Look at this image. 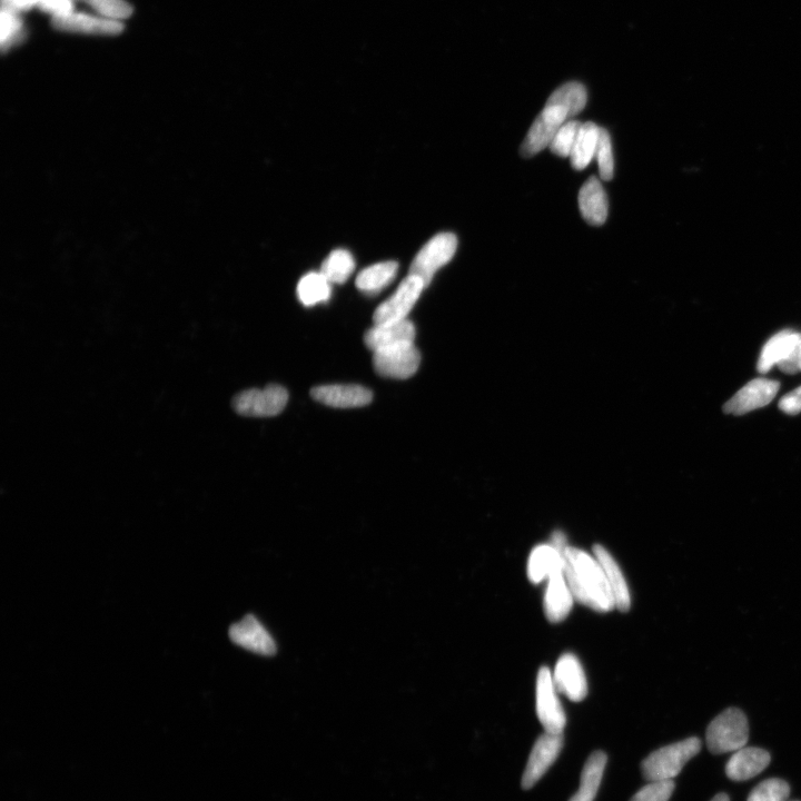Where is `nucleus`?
Here are the masks:
<instances>
[{
	"label": "nucleus",
	"instance_id": "nucleus-1",
	"mask_svg": "<svg viewBox=\"0 0 801 801\" xmlns=\"http://www.w3.org/2000/svg\"><path fill=\"white\" fill-rule=\"evenodd\" d=\"M563 557V573L575 600L599 612L616 608L605 570L596 557L572 547L567 548Z\"/></svg>",
	"mask_w": 801,
	"mask_h": 801
},
{
	"label": "nucleus",
	"instance_id": "nucleus-2",
	"mask_svg": "<svg viewBox=\"0 0 801 801\" xmlns=\"http://www.w3.org/2000/svg\"><path fill=\"white\" fill-rule=\"evenodd\" d=\"M700 750L701 741L697 737L662 747L642 761V774L647 781L674 780Z\"/></svg>",
	"mask_w": 801,
	"mask_h": 801
},
{
	"label": "nucleus",
	"instance_id": "nucleus-3",
	"mask_svg": "<svg viewBox=\"0 0 801 801\" xmlns=\"http://www.w3.org/2000/svg\"><path fill=\"white\" fill-rule=\"evenodd\" d=\"M749 738L748 720L743 711L729 708L711 721L707 729V746L711 754L736 753L746 747Z\"/></svg>",
	"mask_w": 801,
	"mask_h": 801
},
{
	"label": "nucleus",
	"instance_id": "nucleus-4",
	"mask_svg": "<svg viewBox=\"0 0 801 801\" xmlns=\"http://www.w3.org/2000/svg\"><path fill=\"white\" fill-rule=\"evenodd\" d=\"M457 249L458 239L453 233L435 235L414 257L410 274L418 276L423 281L425 288H428L434 274L453 259Z\"/></svg>",
	"mask_w": 801,
	"mask_h": 801
},
{
	"label": "nucleus",
	"instance_id": "nucleus-5",
	"mask_svg": "<svg viewBox=\"0 0 801 801\" xmlns=\"http://www.w3.org/2000/svg\"><path fill=\"white\" fill-rule=\"evenodd\" d=\"M289 401V393L281 385L271 384L262 390L253 389L237 394L234 410L251 418H270L280 414Z\"/></svg>",
	"mask_w": 801,
	"mask_h": 801
},
{
	"label": "nucleus",
	"instance_id": "nucleus-6",
	"mask_svg": "<svg viewBox=\"0 0 801 801\" xmlns=\"http://www.w3.org/2000/svg\"><path fill=\"white\" fill-rule=\"evenodd\" d=\"M373 365L381 377L405 380L419 370L421 354L414 343L392 346L373 352Z\"/></svg>",
	"mask_w": 801,
	"mask_h": 801
},
{
	"label": "nucleus",
	"instance_id": "nucleus-7",
	"mask_svg": "<svg viewBox=\"0 0 801 801\" xmlns=\"http://www.w3.org/2000/svg\"><path fill=\"white\" fill-rule=\"evenodd\" d=\"M558 692L551 671L542 667L537 678V715L543 728L552 734H562L567 724Z\"/></svg>",
	"mask_w": 801,
	"mask_h": 801
},
{
	"label": "nucleus",
	"instance_id": "nucleus-8",
	"mask_svg": "<svg viewBox=\"0 0 801 801\" xmlns=\"http://www.w3.org/2000/svg\"><path fill=\"white\" fill-rule=\"evenodd\" d=\"M425 285L418 276H407L390 299L383 302L373 315L375 324H385L407 320L409 313L420 299Z\"/></svg>",
	"mask_w": 801,
	"mask_h": 801
},
{
	"label": "nucleus",
	"instance_id": "nucleus-9",
	"mask_svg": "<svg viewBox=\"0 0 801 801\" xmlns=\"http://www.w3.org/2000/svg\"><path fill=\"white\" fill-rule=\"evenodd\" d=\"M568 120L569 116L562 108L546 105L545 110L533 122L526 140L523 141L521 155L529 158L545 150L550 146L561 126Z\"/></svg>",
	"mask_w": 801,
	"mask_h": 801
},
{
	"label": "nucleus",
	"instance_id": "nucleus-10",
	"mask_svg": "<svg viewBox=\"0 0 801 801\" xmlns=\"http://www.w3.org/2000/svg\"><path fill=\"white\" fill-rule=\"evenodd\" d=\"M563 747L562 734H552L546 731L534 744L526 770L522 777V788L529 790L546 775L549 768L555 764Z\"/></svg>",
	"mask_w": 801,
	"mask_h": 801
},
{
	"label": "nucleus",
	"instance_id": "nucleus-11",
	"mask_svg": "<svg viewBox=\"0 0 801 801\" xmlns=\"http://www.w3.org/2000/svg\"><path fill=\"white\" fill-rule=\"evenodd\" d=\"M780 389V383L768 379L750 381L724 405L726 414L744 415L764 408L773 401Z\"/></svg>",
	"mask_w": 801,
	"mask_h": 801
},
{
	"label": "nucleus",
	"instance_id": "nucleus-12",
	"mask_svg": "<svg viewBox=\"0 0 801 801\" xmlns=\"http://www.w3.org/2000/svg\"><path fill=\"white\" fill-rule=\"evenodd\" d=\"M230 638L235 645L256 655L273 656L278 650L270 632L252 615L231 627Z\"/></svg>",
	"mask_w": 801,
	"mask_h": 801
},
{
	"label": "nucleus",
	"instance_id": "nucleus-13",
	"mask_svg": "<svg viewBox=\"0 0 801 801\" xmlns=\"http://www.w3.org/2000/svg\"><path fill=\"white\" fill-rule=\"evenodd\" d=\"M312 398L331 408H362L373 400V393L361 385H322L311 391Z\"/></svg>",
	"mask_w": 801,
	"mask_h": 801
},
{
	"label": "nucleus",
	"instance_id": "nucleus-14",
	"mask_svg": "<svg viewBox=\"0 0 801 801\" xmlns=\"http://www.w3.org/2000/svg\"><path fill=\"white\" fill-rule=\"evenodd\" d=\"M553 681L557 690L571 701L580 702L588 695L586 674L576 656L566 654L559 659Z\"/></svg>",
	"mask_w": 801,
	"mask_h": 801
},
{
	"label": "nucleus",
	"instance_id": "nucleus-15",
	"mask_svg": "<svg viewBox=\"0 0 801 801\" xmlns=\"http://www.w3.org/2000/svg\"><path fill=\"white\" fill-rule=\"evenodd\" d=\"M415 326L410 320L398 322L375 324L364 335V342L368 348L377 352L382 349L392 348L401 344L414 343Z\"/></svg>",
	"mask_w": 801,
	"mask_h": 801
},
{
	"label": "nucleus",
	"instance_id": "nucleus-16",
	"mask_svg": "<svg viewBox=\"0 0 801 801\" xmlns=\"http://www.w3.org/2000/svg\"><path fill=\"white\" fill-rule=\"evenodd\" d=\"M53 25L63 32L96 35H117L122 33L124 28L123 24L113 19L74 13L54 17Z\"/></svg>",
	"mask_w": 801,
	"mask_h": 801
},
{
	"label": "nucleus",
	"instance_id": "nucleus-17",
	"mask_svg": "<svg viewBox=\"0 0 801 801\" xmlns=\"http://www.w3.org/2000/svg\"><path fill=\"white\" fill-rule=\"evenodd\" d=\"M768 751L756 747H744L736 751L726 766V774L734 781H745L756 777L770 764Z\"/></svg>",
	"mask_w": 801,
	"mask_h": 801
},
{
	"label": "nucleus",
	"instance_id": "nucleus-18",
	"mask_svg": "<svg viewBox=\"0 0 801 801\" xmlns=\"http://www.w3.org/2000/svg\"><path fill=\"white\" fill-rule=\"evenodd\" d=\"M579 209L587 223L600 226L608 217V197L597 177L592 176L579 192Z\"/></svg>",
	"mask_w": 801,
	"mask_h": 801
},
{
	"label": "nucleus",
	"instance_id": "nucleus-19",
	"mask_svg": "<svg viewBox=\"0 0 801 801\" xmlns=\"http://www.w3.org/2000/svg\"><path fill=\"white\" fill-rule=\"evenodd\" d=\"M800 344L801 333L785 330L774 335L761 351L757 364L758 372L768 373L776 365L789 359Z\"/></svg>",
	"mask_w": 801,
	"mask_h": 801
},
{
	"label": "nucleus",
	"instance_id": "nucleus-20",
	"mask_svg": "<svg viewBox=\"0 0 801 801\" xmlns=\"http://www.w3.org/2000/svg\"><path fill=\"white\" fill-rule=\"evenodd\" d=\"M573 600L575 598L572 596L565 573H558L548 579L545 613L550 622L558 623L565 620L572 609Z\"/></svg>",
	"mask_w": 801,
	"mask_h": 801
},
{
	"label": "nucleus",
	"instance_id": "nucleus-21",
	"mask_svg": "<svg viewBox=\"0 0 801 801\" xmlns=\"http://www.w3.org/2000/svg\"><path fill=\"white\" fill-rule=\"evenodd\" d=\"M565 557L551 545L534 548L528 562V577L532 583H540L563 572Z\"/></svg>",
	"mask_w": 801,
	"mask_h": 801
},
{
	"label": "nucleus",
	"instance_id": "nucleus-22",
	"mask_svg": "<svg viewBox=\"0 0 801 801\" xmlns=\"http://www.w3.org/2000/svg\"><path fill=\"white\" fill-rule=\"evenodd\" d=\"M593 555H595L601 563L603 570H605L613 598H615L616 608L621 612L629 611L631 607L630 592L617 561L612 558L606 548L600 545L593 547Z\"/></svg>",
	"mask_w": 801,
	"mask_h": 801
},
{
	"label": "nucleus",
	"instance_id": "nucleus-23",
	"mask_svg": "<svg viewBox=\"0 0 801 801\" xmlns=\"http://www.w3.org/2000/svg\"><path fill=\"white\" fill-rule=\"evenodd\" d=\"M399 264L388 261L371 265L356 278V288L369 295H377L397 278Z\"/></svg>",
	"mask_w": 801,
	"mask_h": 801
},
{
	"label": "nucleus",
	"instance_id": "nucleus-24",
	"mask_svg": "<svg viewBox=\"0 0 801 801\" xmlns=\"http://www.w3.org/2000/svg\"><path fill=\"white\" fill-rule=\"evenodd\" d=\"M608 757L603 751H595L587 760L581 775L580 788L569 801L595 800L605 773Z\"/></svg>",
	"mask_w": 801,
	"mask_h": 801
},
{
	"label": "nucleus",
	"instance_id": "nucleus-25",
	"mask_svg": "<svg viewBox=\"0 0 801 801\" xmlns=\"http://www.w3.org/2000/svg\"><path fill=\"white\" fill-rule=\"evenodd\" d=\"M599 135L600 127L595 123H582L577 141L570 155V162L575 170H585L595 160Z\"/></svg>",
	"mask_w": 801,
	"mask_h": 801
},
{
	"label": "nucleus",
	"instance_id": "nucleus-26",
	"mask_svg": "<svg viewBox=\"0 0 801 801\" xmlns=\"http://www.w3.org/2000/svg\"><path fill=\"white\" fill-rule=\"evenodd\" d=\"M547 105L558 106L567 112L569 118L575 117L585 110L587 105L586 88L577 82L563 85L549 97Z\"/></svg>",
	"mask_w": 801,
	"mask_h": 801
},
{
	"label": "nucleus",
	"instance_id": "nucleus-27",
	"mask_svg": "<svg viewBox=\"0 0 801 801\" xmlns=\"http://www.w3.org/2000/svg\"><path fill=\"white\" fill-rule=\"evenodd\" d=\"M331 285L321 272L306 274L298 284L299 300L305 306H314L329 301Z\"/></svg>",
	"mask_w": 801,
	"mask_h": 801
},
{
	"label": "nucleus",
	"instance_id": "nucleus-28",
	"mask_svg": "<svg viewBox=\"0 0 801 801\" xmlns=\"http://www.w3.org/2000/svg\"><path fill=\"white\" fill-rule=\"evenodd\" d=\"M355 270L352 254L346 250L333 251L321 267V273L331 284H343L350 279Z\"/></svg>",
	"mask_w": 801,
	"mask_h": 801
},
{
	"label": "nucleus",
	"instance_id": "nucleus-29",
	"mask_svg": "<svg viewBox=\"0 0 801 801\" xmlns=\"http://www.w3.org/2000/svg\"><path fill=\"white\" fill-rule=\"evenodd\" d=\"M582 123L578 121H568L563 124L553 137L549 146L550 151L560 157H570L572 148L575 146Z\"/></svg>",
	"mask_w": 801,
	"mask_h": 801
},
{
	"label": "nucleus",
	"instance_id": "nucleus-30",
	"mask_svg": "<svg viewBox=\"0 0 801 801\" xmlns=\"http://www.w3.org/2000/svg\"><path fill=\"white\" fill-rule=\"evenodd\" d=\"M790 788L786 781L781 779H768L758 785L747 801H787Z\"/></svg>",
	"mask_w": 801,
	"mask_h": 801
},
{
	"label": "nucleus",
	"instance_id": "nucleus-31",
	"mask_svg": "<svg viewBox=\"0 0 801 801\" xmlns=\"http://www.w3.org/2000/svg\"><path fill=\"white\" fill-rule=\"evenodd\" d=\"M599 165V173L603 181H611L615 173V160H613L611 138L605 128L600 127L599 142L595 155Z\"/></svg>",
	"mask_w": 801,
	"mask_h": 801
},
{
	"label": "nucleus",
	"instance_id": "nucleus-32",
	"mask_svg": "<svg viewBox=\"0 0 801 801\" xmlns=\"http://www.w3.org/2000/svg\"><path fill=\"white\" fill-rule=\"evenodd\" d=\"M675 787L674 780L649 781L630 801H669Z\"/></svg>",
	"mask_w": 801,
	"mask_h": 801
},
{
	"label": "nucleus",
	"instance_id": "nucleus-33",
	"mask_svg": "<svg viewBox=\"0 0 801 801\" xmlns=\"http://www.w3.org/2000/svg\"><path fill=\"white\" fill-rule=\"evenodd\" d=\"M87 4L95 8L104 18L113 19V21L130 17L133 14L132 6L125 0H87Z\"/></svg>",
	"mask_w": 801,
	"mask_h": 801
},
{
	"label": "nucleus",
	"instance_id": "nucleus-34",
	"mask_svg": "<svg viewBox=\"0 0 801 801\" xmlns=\"http://www.w3.org/2000/svg\"><path fill=\"white\" fill-rule=\"evenodd\" d=\"M22 22L17 16V12L12 9L2 8V46H12L22 35Z\"/></svg>",
	"mask_w": 801,
	"mask_h": 801
},
{
	"label": "nucleus",
	"instance_id": "nucleus-35",
	"mask_svg": "<svg viewBox=\"0 0 801 801\" xmlns=\"http://www.w3.org/2000/svg\"><path fill=\"white\" fill-rule=\"evenodd\" d=\"M37 6L54 17L72 14L74 9L73 0H41Z\"/></svg>",
	"mask_w": 801,
	"mask_h": 801
},
{
	"label": "nucleus",
	"instance_id": "nucleus-36",
	"mask_svg": "<svg viewBox=\"0 0 801 801\" xmlns=\"http://www.w3.org/2000/svg\"><path fill=\"white\" fill-rule=\"evenodd\" d=\"M778 407L786 414H799L801 412V387L789 392L784 398H781Z\"/></svg>",
	"mask_w": 801,
	"mask_h": 801
},
{
	"label": "nucleus",
	"instance_id": "nucleus-37",
	"mask_svg": "<svg viewBox=\"0 0 801 801\" xmlns=\"http://www.w3.org/2000/svg\"><path fill=\"white\" fill-rule=\"evenodd\" d=\"M550 545L556 550H558L561 553V555L565 556V552L569 547L565 533L561 531L553 532Z\"/></svg>",
	"mask_w": 801,
	"mask_h": 801
},
{
	"label": "nucleus",
	"instance_id": "nucleus-38",
	"mask_svg": "<svg viewBox=\"0 0 801 801\" xmlns=\"http://www.w3.org/2000/svg\"><path fill=\"white\" fill-rule=\"evenodd\" d=\"M711 801H730L728 795L726 794H718L714 799Z\"/></svg>",
	"mask_w": 801,
	"mask_h": 801
},
{
	"label": "nucleus",
	"instance_id": "nucleus-39",
	"mask_svg": "<svg viewBox=\"0 0 801 801\" xmlns=\"http://www.w3.org/2000/svg\"><path fill=\"white\" fill-rule=\"evenodd\" d=\"M82 2H86L87 3V0H82Z\"/></svg>",
	"mask_w": 801,
	"mask_h": 801
}]
</instances>
